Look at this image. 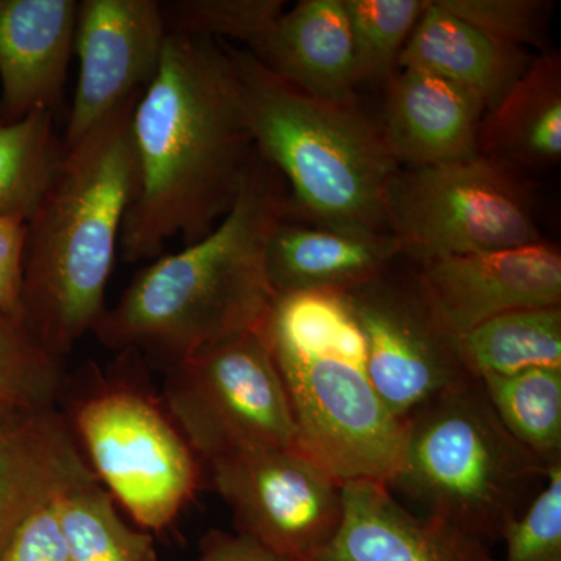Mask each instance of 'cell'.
I'll return each mask as SVG.
<instances>
[{
  "label": "cell",
  "mask_w": 561,
  "mask_h": 561,
  "mask_svg": "<svg viewBox=\"0 0 561 561\" xmlns=\"http://www.w3.org/2000/svg\"><path fill=\"white\" fill-rule=\"evenodd\" d=\"M161 401L201 457L297 446L289 398L260 331L195 351L165 368Z\"/></svg>",
  "instance_id": "9"
},
{
  "label": "cell",
  "mask_w": 561,
  "mask_h": 561,
  "mask_svg": "<svg viewBox=\"0 0 561 561\" xmlns=\"http://www.w3.org/2000/svg\"><path fill=\"white\" fill-rule=\"evenodd\" d=\"M254 149L283 176L287 220L382 234L387 192L401 165L357 106L320 101L275 76L247 49L224 43Z\"/></svg>",
  "instance_id": "4"
},
{
  "label": "cell",
  "mask_w": 561,
  "mask_h": 561,
  "mask_svg": "<svg viewBox=\"0 0 561 561\" xmlns=\"http://www.w3.org/2000/svg\"><path fill=\"white\" fill-rule=\"evenodd\" d=\"M485 102L474 92L416 69L386 81L381 130L401 168H426L479 154Z\"/></svg>",
  "instance_id": "15"
},
{
  "label": "cell",
  "mask_w": 561,
  "mask_h": 561,
  "mask_svg": "<svg viewBox=\"0 0 561 561\" xmlns=\"http://www.w3.org/2000/svg\"><path fill=\"white\" fill-rule=\"evenodd\" d=\"M398 261L343 294L364 337L368 379L387 408L405 420L470 375L461 362L459 334L427 294L419 267L411 262L412 268H402Z\"/></svg>",
  "instance_id": "10"
},
{
  "label": "cell",
  "mask_w": 561,
  "mask_h": 561,
  "mask_svg": "<svg viewBox=\"0 0 561 561\" xmlns=\"http://www.w3.org/2000/svg\"><path fill=\"white\" fill-rule=\"evenodd\" d=\"M416 267L443 319L459 335L502 313L561 306V253L546 239Z\"/></svg>",
  "instance_id": "13"
},
{
  "label": "cell",
  "mask_w": 561,
  "mask_h": 561,
  "mask_svg": "<svg viewBox=\"0 0 561 561\" xmlns=\"http://www.w3.org/2000/svg\"><path fill=\"white\" fill-rule=\"evenodd\" d=\"M236 530L291 561L327 548L342 522V483L298 446H251L203 461Z\"/></svg>",
  "instance_id": "11"
},
{
  "label": "cell",
  "mask_w": 561,
  "mask_h": 561,
  "mask_svg": "<svg viewBox=\"0 0 561 561\" xmlns=\"http://www.w3.org/2000/svg\"><path fill=\"white\" fill-rule=\"evenodd\" d=\"M342 504L334 538L309 561H500L478 538L408 511L386 483H342Z\"/></svg>",
  "instance_id": "14"
},
{
  "label": "cell",
  "mask_w": 561,
  "mask_h": 561,
  "mask_svg": "<svg viewBox=\"0 0 561 561\" xmlns=\"http://www.w3.org/2000/svg\"><path fill=\"white\" fill-rule=\"evenodd\" d=\"M158 0H81L73 50L80 73L62 146L90 135L157 76L168 39Z\"/></svg>",
  "instance_id": "12"
},
{
  "label": "cell",
  "mask_w": 561,
  "mask_h": 561,
  "mask_svg": "<svg viewBox=\"0 0 561 561\" xmlns=\"http://www.w3.org/2000/svg\"><path fill=\"white\" fill-rule=\"evenodd\" d=\"M250 54L312 98L337 105L357 103L362 80L345 0H301L284 10Z\"/></svg>",
  "instance_id": "18"
},
{
  "label": "cell",
  "mask_w": 561,
  "mask_h": 561,
  "mask_svg": "<svg viewBox=\"0 0 561 561\" xmlns=\"http://www.w3.org/2000/svg\"><path fill=\"white\" fill-rule=\"evenodd\" d=\"M70 561H158L149 534L131 529L98 479L55 500Z\"/></svg>",
  "instance_id": "25"
},
{
  "label": "cell",
  "mask_w": 561,
  "mask_h": 561,
  "mask_svg": "<svg viewBox=\"0 0 561 561\" xmlns=\"http://www.w3.org/2000/svg\"><path fill=\"white\" fill-rule=\"evenodd\" d=\"M400 257L390 232L328 230L284 219L268 241L265 267L275 295L348 291L378 278Z\"/></svg>",
  "instance_id": "19"
},
{
  "label": "cell",
  "mask_w": 561,
  "mask_h": 561,
  "mask_svg": "<svg viewBox=\"0 0 561 561\" xmlns=\"http://www.w3.org/2000/svg\"><path fill=\"white\" fill-rule=\"evenodd\" d=\"M136 190L122 225L127 262L202 241L230 213L254 154L221 41L169 33L131 116Z\"/></svg>",
  "instance_id": "1"
},
{
  "label": "cell",
  "mask_w": 561,
  "mask_h": 561,
  "mask_svg": "<svg viewBox=\"0 0 561 561\" xmlns=\"http://www.w3.org/2000/svg\"><path fill=\"white\" fill-rule=\"evenodd\" d=\"M73 401L68 423L99 482L136 524L171 526L202 481V460L161 398L102 379Z\"/></svg>",
  "instance_id": "8"
},
{
  "label": "cell",
  "mask_w": 561,
  "mask_h": 561,
  "mask_svg": "<svg viewBox=\"0 0 561 561\" xmlns=\"http://www.w3.org/2000/svg\"><path fill=\"white\" fill-rule=\"evenodd\" d=\"M549 471L502 424L482 382L468 376L405 419L389 489L491 546L526 511Z\"/></svg>",
  "instance_id": "6"
},
{
  "label": "cell",
  "mask_w": 561,
  "mask_h": 561,
  "mask_svg": "<svg viewBox=\"0 0 561 561\" xmlns=\"http://www.w3.org/2000/svg\"><path fill=\"white\" fill-rule=\"evenodd\" d=\"M287 216L286 183L254 149L230 213L202 241L136 273L92 332L108 348L165 370L205 346L260 330L276 297L265 254Z\"/></svg>",
  "instance_id": "2"
},
{
  "label": "cell",
  "mask_w": 561,
  "mask_h": 561,
  "mask_svg": "<svg viewBox=\"0 0 561 561\" xmlns=\"http://www.w3.org/2000/svg\"><path fill=\"white\" fill-rule=\"evenodd\" d=\"M98 479L54 408L0 413V553L31 513Z\"/></svg>",
  "instance_id": "17"
},
{
  "label": "cell",
  "mask_w": 561,
  "mask_h": 561,
  "mask_svg": "<svg viewBox=\"0 0 561 561\" xmlns=\"http://www.w3.org/2000/svg\"><path fill=\"white\" fill-rule=\"evenodd\" d=\"M387 227L415 265L545 241L534 194L496 158L401 168L387 192Z\"/></svg>",
  "instance_id": "7"
},
{
  "label": "cell",
  "mask_w": 561,
  "mask_h": 561,
  "mask_svg": "<svg viewBox=\"0 0 561 561\" xmlns=\"http://www.w3.org/2000/svg\"><path fill=\"white\" fill-rule=\"evenodd\" d=\"M77 11L76 0H0V124L57 108Z\"/></svg>",
  "instance_id": "16"
},
{
  "label": "cell",
  "mask_w": 561,
  "mask_h": 561,
  "mask_svg": "<svg viewBox=\"0 0 561 561\" xmlns=\"http://www.w3.org/2000/svg\"><path fill=\"white\" fill-rule=\"evenodd\" d=\"M459 350L472 378L561 368V306L494 317L459 335Z\"/></svg>",
  "instance_id": "22"
},
{
  "label": "cell",
  "mask_w": 561,
  "mask_h": 561,
  "mask_svg": "<svg viewBox=\"0 0 561 561\" xmlns=\"http://www.w3.org/2000/svg\"><path fill=\"white\" fill-rule=\"evenodd\" d=\"M479 153L513 168H552L561 158V58L542 54L483 116Z\"/></svg>",
  "instance_id": "21"
},
{
  "label": "cell",
  "mask_w": 561,
  "mask_h": 561,
  "mask_svg": "<svg viewBox=\"0 0 561 561\" xmlns=\"http://www.w3.org/2000/svg\"><path fill=\"white\" fill-rule=\"evenodd\" d=\"M0 561H70L55 501L20 524L0 553Z\"/></svg>",
  "instance_id": "31"
},
{
  "label": "cell",
  "mask_w": 561,
  "mask_h": 561,
  "mask_svg": "<svg viewBox=\"0 0 561 561\" xmlns=\"http://www.w3.org/2000/svg\"><path fill=\"white\" fill-rule=\"evenodd\" d=\"M128 102L65 149L54 183L27 224L21 324L65 359L105 313L122 225L136 190Z\"/></svg>",
  "instance_id": "3"
},
{
  "label": "cell",
  "mask_w": 561,
  "mask_h": 561,
  "mask_svg": "<svg viewBox=\"0 0 561 561\" xmlns=\"http://www.w3.org/2000/svg\"><path fill=\"white\" fill-rule=\"evenodd\" d=\"M501 541L507 548L504 561H561V465L551 468L545 485Z\"/></svg>",
  "instance_id": "30"
},
{
  "label": "cell",
  "mask_w": 561,
  "mask_h": 561,
  "mask_svg": "<svg viewBox=\"0 0 561 561\" xmlns=\"http://www.w3.org/2000/svg\"><path fill=\"white\" fill-rule=\"evenodd\" d=\"M27 224L0 217V311L21 324V289Z\"/></svg>",
  "instance_id": "32"
},
{
  "label": "cell",
  "mask_w": 561,
  "mask_h": 561,
  "mask_svg": "<svg viewBox=\"0 0 561 561\" xmlns=\"http://www.w3.org/2000/svg\"><path fill=\"white\" fill-rule=\"evenodd\" d=\"M65 146L54 113L0 124V217L28 224L60 169Z\"/></svg>",
  "instance_id": "23"
},
{
  "label": "cell",
  "mask_w": 561,
  "mask_h": 561,
  "mask_svg": "<svg viewBox=\"0 0 561 561\" xmlns=\"http://www.w3.org/2000/svg\"><path fill=\"white\" fill-rule=\"evenodd\" d=\"M430 0H345L360 80L386 83Z\"/></svg>",
  "instance_id": "27"
},
{
  "label": "cell",
  "mask_w": 561,
  "mask_h": 561,
  "mask_svg": "<svg viewBox=\"0 0 561 561\" xmlns=\"http://www.w3.org/2000/svg\"><path fill=\"white\" fill-rule=\"evenodd\" d=\"M289 398L297 446L339 482L389 485L405 420L376 393L343 291L276 295L260 330Z\"/></svg>",
  "instance_id": "5"
},
{
  "label": "cell",
  "mask_w": 561,
  "mask_h": 561,
  "mask_svg": "<svg viewBox=\"0 0 561 561\" xmlns=\"http://www.w3.org/2000/svg\"><path fill=\"white\" fill-rule=\"evenodd\" d=\"M66 387L65 359L51 356L0 311V413L54 408Z\"/></svg>",
  "instance_id": "26"
},
{
  "label": "cell",
  "mask_w": 561,
  "mask_h": 561,
  "mask_svg": "<svg viewBox=\"0 0 561 561\" xmlns=\"http://www.w3.org/2000/svg\"><path fill=\"white\" fill-rule=\"evenodd\" d=\"M197 561H291L247 535L210 530L201 541Z\"/></svg>",
  "instance_id": "33"
},
{
  "label": "cell",
  "mask_w": 561,
  "mask_h": 561,
  "mask_svg": "<svg viewBox=\"0 0 561 561\" xmlns=\"http://www.w3.org/2000/svg\"><path fill=\"white\" fill-rule=\"evenodd\" d=\"M438 3L491 38L511 46H541L552 2L542 0H437Z\"/></svg>",
  "instance_id": "29"
},
{
  "label": "cell",
  "mask_w": 561,
  "mask_h": 561,
  "mask_svg": "<svg viewBox=\"0 0 561 561\" xmlns=\"http://www.w3.org/2000/svg\"><path fill=\"white\" fill-rule=\"evenodd\" d=\"M534 58L523 47L491 38L430 0L400 58L398 69H416L454 81L493 110Z\"/></svg>",
  "instance_id": "20"
},
{
  "label": "cell",
  "mask_w": 561,
  "mask_h": 561,
  "mask_svg": "<svg viewBox=\"0 0 561 561\" xmlns=\"http://www.w3.org/2000/svg\"><path fill=\"white\" fill-rule=\"evenodd\" d=\"M169 33L238 41L253 51L286 10L283 0H173L161 2Z\"/></svg>",
  "instance_id": "28"
},
{
  "label": "cell",
  "mask_w": 561,
  "mask_h": 561,
  "mask_svg": "<svg viewBox=\"0 0 561 561\" xmlns=\"http://www.w3.org/2000/svg\"><path fill=\"white\" fill-rule=\"evenodd\" d=\"M507 431L546 467L561 465V368L478 378Z\"/></svg>",
  "instance_id": "24"
}]
</instances>
